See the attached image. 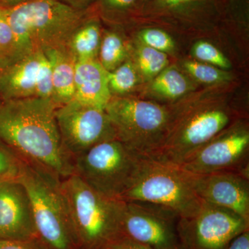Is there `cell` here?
<instances>
[{
  "label": "cell",
  "mask_w": 249,
  "mask_h": 249,
  "mask_svg": "<svg viewBox=\"0 0 249 249\" xmlns=\"http://www.w3.org/2000/svg\"><path fill=\"white\" fill-rule=\"evenodd\" d=\"M32 52L19 40L11 29L4 10L0 9V70L11 67Z\"/></svg>",
  "instance_id": "cell-19"
},
{
  "label": "cell",
  "mask_w": 249,
  "mask_h": 249,
  "mask_svg": "<svg viewBox=\"0 0 249 249\" xmlns=\"http://www.w3.org/2000/svg\"><path fill=\"white\" fill-rule=\"evenodd\" d=\"M195 58L213 66L222 69H229L231 63L227 57L214 46L207 42H197L193 48Z\"/></svg>",
  "instance_id": "cell-26"
},
{
  "label": "cell",
  "mask_w": 249,
  "mask_h": 249,
  "mask_svg": "<svg viewBox=\"0 0 249 249\" xmlns=\"http://www.w3.org/2000/svg\"><path fill=\"white\" fill-rule=\"evenodd\" d=\"M42 54V51L36 50L0 72L1 101L35 97Z\"/></svg>",
  "instance_id": "cell-16"
},
{
  "label": "cell",
  "mask_w": 249,
  "mask_h": 249,
  "mask_svg": "<svg viewBox=\"0 0 249 249\" xmlns=\"http://www.w3.org/2000/svg\"><path fill=\"white\" fill-rule=\"evenodd\" d=\"M61 188L78 249H106L122 236L124 201L101 196L75 174Z\"/></svg>",
  "instance_id": "cell-2"
},
{
  "label": "cell",
  "mask_w": 249,
  "mask_h": 249,
  "mask_svg": "<svg viewBox=\"0 0 249 249\" xmlns=\"http://www.w3.org/2000/svg\"><path fill=\"white\" fill-rule=\"evenodd\" d=\"M193 0H159V4L163 7L176 8L191 2Z\"/></svg>",
  "instance_id": "cell-34"
},
{
  "label": "cell",
  "mask_w": 249,
  "mask_h": 249,
  "mask_svg": "<svg viewBox=\"0 0 249 249\" xmlns=\"http://www.w3.org/2000/svg\"><path fill=\"white\" fill-rule=\"evenodd\" d=\"M188 175L201 201L230 210L249 221V177L237 172Z\"/></svg>",
  "instance_id": "cell-13"
},
{
  "label": "cell",
  "mask_w": 249,
  "mask_h": 249,
  "mask_svg": "<svg viewBox=\"0 0 249 249\" xmlns=\"http://www.w3.org/2000/svg\"><path fill=\"white\" fill-rule=\"evenodd\" d=\"M178 167L194 175L237 172L249 177L248 127L243 124H231Z\"/></svg>",
  "instance_id": "cell-9"
},
{
  "label": "cell",
  "mask_w": 249,
  "mask_h": 249,
  "mask_svg": "<svg viewBox=\"0 0 249 249\" xmlns=\"http://www.w3.org/2000/svg\"><path fill=\"white\" fill-rule=\"evenodd\" d=\"M107 73L98 59L77 61L73 100L106 109L112 98L108 85Z\"/></svg>",
  "instance_id": "cell-15"
},
{
  "label": "cell",
  "mask_w": 249,
  "mask_h": 249,
  "mask_svg": "<svg viewBox=\"0 0 249 249\" xmlns=\"http://www.w3.org/2000/svg\"><path fill=\"white\" fill-rule=\"evenodd\" d=\"M177 230L181 249H226L235 237L249 230V221L202 201L196 214L179 218Z\"/></svg>",
  "instance_id": "cell-10"
},
{
  "label": "cell",
  "mask_w": 249,
  "mask_h": 249,
  "mask_svg": "<svg viewBox=\"0 0 249 249\" xmlns=\"http://www.w3.org/2000/svg\"><path fill=\"white\" fill-rule=\"evenodd\" d=\"M127 49L122 36L114 31L103 33L98 60L106 71H112L126 61Z\"/></svg>",
  "instance_id": "cell-20"
},
{
  "label": "cell",
  "mask_w": 249,
  "mask_h": 249,
  "mask_svg": "<svg viewBox=\"0 0 249 249\" xmlns=\"http://www.w3.org/2000/svg\"><path fill=\"white\" fill-rule=\"evenodd\" d=\"M179 218L163 206L124 201L121 233L152 249H181L177 230Z\"/></svg>",
  "instance_id": "cell-12"
},
{
  "label": "cell",
  "mask_w": 249,
  "mask_h": 249,
  "mask_svg": "<svg viewBox=\"0 0 249 249\" xmlns=\"http://www.w3.org/2000/svg\"><path fill=\"white\" fill-rule=\"evenodd\" d=\"M0 238L37 239L30 199L19 180L0 182Z\"/></svg>",
  "instance_id": "cell-14"
},
{
  "label": "cell",
  "mask_w": 249,
  "mask_h": 249,
  "mask_svg": "<svg viewBox=\"0 0 249 249\" xmlns=\"http://www.w3.org/2000/svg\"><path fill=\"white\" fill-rule=\"evenodd\" d=\"M108 85L111 96H124L138 83L137 70L132 62L126 60L112 71L108 72Z\"/></svg>",
  "instance_id": "cell-22"
},
{
  "label": "cell",
  "mask_w": 249,
  "mask_h": 249,
  "mask_svg": "<svg viewBox=\"0 0 249 249\" xmlns=\"http://www.w3.org/2000/svg\"><path fill=\"white\" fill-rule=\"evenodd\" d=\"M106 113L116 139L141 155L153 159L164 142L171 123L166 108L137 98L113 96Z\"/></svg>",
  "instance_id": "cell-6"
},
{
  "label": "cell",
  "mask_w": 249,
  "mask_h": 249,
  "mask_svg": "<svg viewBox=\"0 0 249 249\" xmlns=\"http://www.w3.org/2000/svg\"><path fill=\"white\" fill-rule=\"evenodd\" d=\"M102 35L99 21L91 15L73 31L67 49L76 62L97 59Z\"/></svg>",
  "instance_id": "cell-18"
},
{
  "label": "cell",
  "mask_w": 249,
  "mask_h": 249,
  "mask_svg": "<svg viewBox=\"0 0 249 249\" xmlns=\"http://www.w3.org/2000/svg\"><path fill=\"white\" fill-rule=\"evenodd\" d=\"M19 181L30 199L37 239L47 249H78L60 178L22 158Z\"/></svg>",
  "instance_id": "cell-3"
},
{
  "label": "cell",
  "mask_w": 249,
  "mask_h": 249,
  "mask_svg": "<svg viewBox=\"0 0 249 249\" xmlns=\"http://www.w3.org/2000/svg\"><path fill=\"white\" fill-rule=\"evenodd\" d=\"M50 62L52 70V101L58 107L74 98L76 60L67 48L42 51Z\"/></svg>",
  "instance_id": "cell-17"
},
{
  "label": "cell",
  "mask_w": 249,
  "mask_h": 249,
  "mask_svg": "<svg viewBox=\"0 0 249 249\" xmlns=\"http://www.w3.org/2000/svg\"><path fill=\"white\" fill-rule=\"evenodd\" d=\"M0 249H47L38 239L29 240L0 238Z\"/></svg>",
  "instance_id": "cell-30"
},
{
  "label": "cell",
  "mask_w": 249,
  "mask_h": 249,
  "mask_svg": "<svg viewBox=\"0 0 249 249\" xmlns=\"http://www.w3.org/2000/svg\"><path fill=\"white\" fill-rule=\"evenodd\" d=\"M22 157L0 141V182L18 180Z\"/></svg>",
  "instance_id": "cell-24"
},
{
  "label": "cell",
  "mask_w": 249,
  "mask_h": 249,
  "mask_svg": "<svg viewBox=\"0 0 249 249\" xmlns=\"http://www.w3.org/2000/svg\"><path fill=\"white\" fill-rule=\"evenodd\" d=\"M152 89L163 97L176 99L186 92L188 83L184 76L178 70L168 68L157 75L152 83Z\"/></svg>",
  "instance_id": "cell-21"
},
{
  "label": "cell",
  "mask_w": 249,
  "mask_h": 249,
  "mask_svg": "<svg viewBox=\"0 0 249 249\" xmlns=\"http://www.w3.org/2000/svg\"><path fill=\"white\" fill-rule=\"evenodd\" d=\"M226 249H249V230L235 237Z\"/></svg>",
  "instance_id": "cell-32"
},
{
  "label": "cell",
  "mask_w": 249,
  "mask_h": 249,
  "mask_svg": "<svg viewBox=\"0 0 249 249\" xmlns=\"http://www.w3.org/2000/svg\"><path fill=\"white\" fill-rule=\"evenodd\" d=\"M50 98L30 97L0 103V141L24 160L60 179L74 174L73 160L62 145Z\"/></svg>",
  "instance_id": "cell-1"
},
{
  "label": "cell",
  "mask_w": 249,
  "mask_h": 249,
  "mask_svg": "<svg viewBox=\"0 0 249 249\" xmlns=\"http://www.w3.org/2000/svg\"><path fill=\"white\" fill-rule=\"evenodd\" d=\"M28 1L29 0H0V9H11Z\"/></svg>",
  "instance_id": "cell-35"
},
{
  "label": "cell",
  "mask_w": 249,
  "mask_h": 249,
  "mask_svg": "<svg viewBox=\"0 0 249 249\" xmlns=\"http://www.w3.org/2000/svg\"><path fill=\"white\" fill-rule=\"evenodd\" d=\"M101 11L106 16L115 17L117 15L124 14L130 9L136 0H98ZM111 16V17H112Z\"/></svg>",
  "instance_id": "cell-29"
},
{
  "label": "cell",
  "mask_w": 249,
  "mask_h": 249,
  "mask_svg": "<svg viewBox=\"0 0 249 249\" xmlns=\"http://www.w3.org/2000/svg\"><path fill=\"white\" fill-rule=\"evenodd\" d=\"M149 159L119 139H113L98 143L75 158L74 174L101 196L121 200Z\"/></svg>",
  "instance_id": "cell-5"
},
{
  "label": "cell",
  "mask_w": 249,
  "mask_h": 249,
  "mask_svg": "<svg viewBox=\"0 0 249 249\" xmlns=\"http://www.w3.org/2000/svg\"><path fill=\"white\" fill-rule=\"evenodd\" d=\"M107 249H152L148 246L132 240L125 236H121L108 246Z\"/></svg>",
  "instance_id": "cell-31"
},
{
  "label": "cell",
  "mask_w": 249,
  "mask_h": 249,
  "mask_svg": "<svg viewBox=\"0 0 249 249\" xmlns=\"http://www.w3.org/2000/svg\"><path fill=\"white\" fill-rule=\"evenodd\" d=\"M53 96L52 70L50 62L43 53L41 58L35 97L50 98Z\"/></svg>",
  "instance_id": "cell-28"
},
{
  "label": "cell",
  "mask_w": 249,
  "mask_h": 249,
  "mask_svg": "<svg viewBox=\"0 0 249 249\" xmlns=\"http://www.w3.org/2000/svg\"><path fill=\"white\" fill-rule=\"evenodd\" d=\"M78 11L91 9L93 3L96 0H55Z\"/></svg>",
  "instance_id": "cell-33"
},
{
  "label": "cell",
  "mask_w": 249,
  "mask_h": 249,
  "mask_svg": "<svg viewBox=\"0 0 249 249\" xmlns=\"http://www.w3.org/2000/svg\"><path fill=\"white\" fill-rule=\"evenodd\" d=\"M231 124L230 113L222 107L185 113L175 123H170L164 142L152 160L178 166Z\"/></svg>",
  "instance_id": "cell-8"
},
{
  "label": "cell",
  "mask_w": 249,
  "mask_h": 249,
  "mask_svg": "<svg viewBox=\"0 0 249 249\" xmlns=\"http://www.w3.org/2000/svg\"><path fill=\"white\" fill-rule=\"evenodd\" d=\"M184 67L188 73L201 83L213 84L229 79V73L217 67L198 61H187Z\"/></svg>",
  "instance_id": "cell-25"
},
{
  "label": "cell",
  "mask_w": 249,
  "mask_h": 249,
  "mask_svg": "<svg viewBox=\"0 0 249 249\" xmlns=\"http://www.w3.org/2000/svg\"><path fill=\"white\" fill-rule=\"evenodd\" d=\"M55 117L62 145L73 160L97 144L116 139L105 109L73 100L57 107Z\"/></svg>",
  "instance_id": "cell-11"
},
{
  "label": "cell",
  "mask_w": 249,
  "mask_h": 249,
  "mask_svg": "<svg viewBox=\"0 0 249 249\" xmlns=\"http://www.w3.org/2000/svg\"></svg>",
  "instance_id": "cell-37"
},
{
  "label": "cell",
  "mask_w": 249,
  "mask_h": 249,
  "mask_svg": "<svg viewBox=\"0 0 249 249\" xmlns=\"http://www.w3.org/2000/svg\"><path fill=\"white\" fill-rule=\"evenodd\" d=\"M3 10L16 35L32 52L67 48L73 31L92 15L91 9L78 11L55 0H29Z\"/></svg>",
  "instance_id": "cell-4"
},
{
  "label": "cell",
  "mask_w": 249,
  "mask_h": 249,
  "mask_svg": "<svg viewBox=\"0 0 249 249\" xmlns=\"http://www.w3.org/2000/svg\"><path fill=\"white\" fill-rule=\"evenodd\" d=\"M0 72H1V70H0ZM1 102H2V101H1V99H0V103H1Z\"/></svg>",
  "instance_id": "cell-36"
},
{
  "label": "cell",
  "mask_w": 249,
  "mask_h": 249,
  "mask_svg": "<svg viewBox=\"0 0 249 249\" xmlns=\"http://www.w3.org/2000/svg\"><path fill=\"white\" fill-rule=\"evenodd\" d=\"M121 200L163 206L180 218L194 215L202 201L190 182L189 175L177 165L149 159L137 181Z\"/></svg>",
  "instance_id": "cell-7"
},
{
  "label": "cell",
  "mask_w": 249,
  "mask_h": 249,
  "mask_svg": "<svg viewBox=\"0 0 249 249\" xmlns=\"http://www.w3.org/2000/svg\"><path fill=\"white\" fill-rule=\"evenodd\" d=\"M139 37L144 45L163 53L172 52L175 47L171 36L160 29H144L139 33Z\"/></svg>",
  "instance_id": "cell-27"
},
{
  "label": "cell",
  "mask_w": 249,
  "mask_h": 249,
  "mask_svg": "<svg viewBox=\"0 0 249 249\" xmlns=\"http://www.w3.org/2000/svg\"><path fill=\"white\" fill-rule=\"evenodd\" d=\"M136 60L139 71L147 78L157 76L168 62L165 53L144 45L137 49Z\"/></svg>",
  "instance_id": "cell-23"
}]
</instances>
